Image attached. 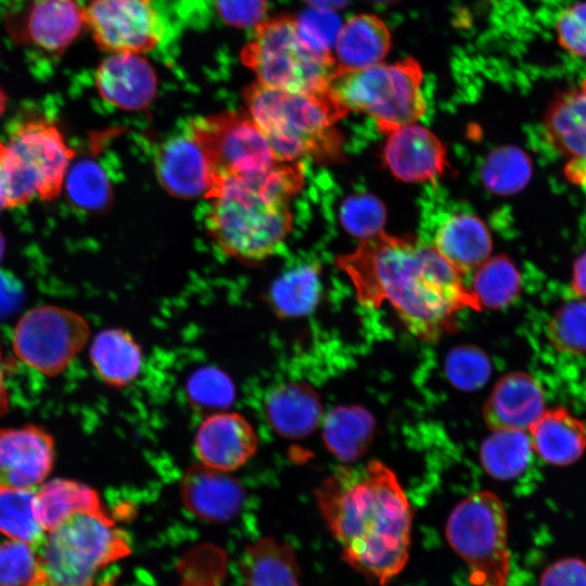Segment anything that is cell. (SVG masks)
I'll return each instance as SVG.
<instances>
[{
	"label": "cell",
	"mask_w": 586,
	"mask_h": 586,
	"mask_svg": "<svg viewBox=\"0 0 586 586\" xmlns=\"http://www.w3.org/2000/svg\"><path fill=\"white\" fill-rule=\"evenodd\" d=\"M391 47L385 24L371 14H359L342 25L335 41L336 69H360L380 63Z\"/></svg>",
	"instance_id": "obj_25"
},
{
	"label": "cell",
	"mask_w": 586,
	"mask_h": 586,
	"mask_svg": "<svg viewBox=\"0 0 586 586\" xmlns=\"http://www.w3.org/2000/svg\"><path fill=\"white\" fill-rule=\"evenodd\" d=\"M319 511L344 561L381 586L405 568L412 509L395 473L372 460L343 468L316 491Z\"/></svg>",
	"instance_id": "obj_2"
},
{
	"label": "cell",
	"mask_w": 586,
	"mask_h": 586,
	"mask_svg": "<svg viewBox=\"0 0 586 586\" xmlns=\"http://www.w3.org/2000/svg\"><path fill=\"white\" fill-rule=\"evenodd\" d=\"M422 68L413 59L360 69H336L328 90L347 113L370 116L387 135L419 120L425 112Z\"/></svg>",
	"instance_id": "obj_6"
},
{
	"label": "cell",
	"mask_w": 586,
	"mask_h": 586,
	"mask_svg": "<svg viewBox=\"0 0 586 586\" xmlns=\"http://www.w3.org/2000/svg\"><path fill=\"white\" fill-rule=\"evenodd\" d=\"M449 381L463 391L482 387L491 375V362L486 354L474 346L451 349L445 360Z\"/></svg>",
	"instance_id": "obj_39"
},
{
	"label": "cell",
	"mask_w": 586,
	"mask_h": 586,
	"mask_svg": "<svg viewBox=\"0 0 586 586\" xmlns=\"http://www.w3.org/2000/svg\"><path fill=\"white\" fill-rule=\"evenodd\" d=\"M86 25L77 0H31L24 17L26 40L52 54L63 52Z\"/></svg>",
	"instance_id": "obj_20"
},
{
	"label": "cell",
	"mask_w": 586,
	"mask_h": 586,
	"mask_svg": "<svg viewBox=\"0 0 586 586\" xmlns=\"http://www.w3.org/2000/svg\"><path fill=\"white\" fill-rule=\"evenodd\" d=\"M383 163L403 182H428L441 177L448 167L447 150L430 129L416 123L386 135Z\"/></svg>",
	"instance_id": "obj_14"
},
{
	"label": "cell",
	"mask_w": 586,
	"mask_h": 586,
	"mask_svg": "<svg viewBox=\"0 0 586 586\" xmlns=\"http://www.w3.org/2000/svg\"><path fill=\"white\" fill-rule=\"evenodd\" d=\"M186 392L191 405L200 411L215 413L232 405L235 388L222 370L206 366L195 370L188 379Z\"/></svg>",
	"instance_id": "obj_36"
},
{
	"label": "cell",
	"mask_w": 586,
	"mask_h": 586,
	"mask_svg": "<svg viewBox=\"0 0 586 586\" xmlns=\"http://www.w3.org/2000/svg\"><path fill=\"white\" fill-rule=\"evenodd\" d=\"M33 549L36 569L27 586H95L100 572L131 551L105 510L69 515Z\"/></svg>",
	"instance_id": "obj_5"
},
{
	"label": "cell",
	"mask_w": 586,
	"mask_h": 586,
	"mask_svg": "<svg viewBox=\"0 0 586 586\" xmlns=\"http://www.w3.org/2000/svg\"><path fill=\"white\" fill-rule=\"evenodd\" d=\"M241 59L258 84L291 92L324 93L336 71L334 55L306 43L295 18L290 16H276L258 24Z\"/></svg>",
	"instance_id": "obj_7"
},
{
	"label": "cell",
	"mask_w": 586,
	"mask_h": 586,
	"mask_svg": "<svg viewBox=\"0 0 586 586\" xmlns=\"http://www.w3.org/2000/svg\"><path fill=\"white\" fill-rule=\"evenodd\" d=\"M23 300V288L11 273L0 269V318L14 313Z\"/></svg>",
	"instance_id": "obj_45"
},
{
	"label": "cell",
	"mask_w": 586,
	"mask_h": 586,
	"mask_svg": "<svg viewBox=\"0 0 586 586\" xmlns=\"http://www.w3.org/2000/svg\"><path fill=\"white\" fill-rule=\"evenodd\" d=\"M295 21L306 43L319 52L333 54L332 48L343 25L334 11L310 8L303 11Z\"/></svg>",
	"instance_id": "obj_40"
},
{
	"label": "cell",
	"mask_w": 586,
	"mask_h": 586,
	"mask_svg": "<svg viewBox=\"0 0 586 586\" xmlns=\"http://www.w3.org/2000/svg\"><path fill=\"white\" fill-rule=\"evenodd\" d=\"M89 326L78 314L54 305L27 311L13 332V349L26 365L46 375L61 373L82 349Z\"/></svg>",
	"instance_id": "obj_11"
},
{
	"label": "cell",
	"mask_w": 586,
	"mask_h": 586,
	"mask_svg": "<svg viewBox=\"0 0 586 586\" xmlns=\"http://www.w3.org/2000/svg\"><path fill=\"white\" fill-rule=\"evenodd\" d=\"M539 586H586V562L578 558H563L543 572Z\"/></svg>",
	"instance_id": "obj_44"
},
{
	"label": "cell",
	"mask_w": 586,
	"mask_h": 586,
	"mask_svg": "<svg viewBox=\"0 0 586 586\" xmlns=\"http://www.w3.org/2000/svg\"><path fill=\"white\" fill-rule=\"evenodd\" d=\"M320 266L305 264L292 268L277 278L267 293V303L280 318L308 315L321 295Z\"/></svg>",
	"instance_id": "obj_30"
},
{
	"label": "cell",
	"mask_w": 586,
	"mask_h": 586,
	"mask_svg": "<svg viewBox=\"0 0 586 586\" xmlns=\"http://www.w3.org/2000/svg\"><path fill=\"white\" fill-rule=\"evenodd\" d=\"M532 175L527 154L515 146L493 150L484 160L481 179L485 188L496 194L508 195L521 191Z\"/></svg>",
	"instance_id": "obj_33"
},
{
	"label": "cell",
	"mask_w": 586,
	"mask_h": 586,
	"mask_svg": "<svg viewBox=\"0 0 586 586\" xmlns=\"http://www.w3.org/2000/svg\"><path fill=\"white\" fill-rule=\"evenodd\" d=\"M257 446L258 438L252 424L242 415L225 410L207 416L194 438L201 463L226 473L245 464Z\"/></svg>",
	"instance_id": "obj_16"
},
{
	"label": "cell",
	"mask_w": 586,
	"mask_h": 586,
	"mask_svg": "<svg viewBox=\"0 0 586 586\" xmlns=\"http://www.w3.org/2000/svg\"><path fill=\"white\" fill-rule=\"evenodd\" d=\"M188 130L207 156L213 174L212 190L224 180L259 175L279 163L266 136L247 112L199 116L190 122Z\"/></svg>",
	"instance_id": "obj_10"
},
{
	"label": "cell",
	"mask_w": 586,
	"mask_h": 586,
	"mask_svg": "<svg viewBox=\"0 0 586 586\" xmlns=\"http://www.w3.org/2000/svg\"><path fill=\"white\" fill-rule=\"evenodd\" d=\"M73 157L74 151L54 124L43 118L21 123L4 144L8 206L24 205L35 196L55 199Z\"/></svg>",
	"instance_id": "obj_9"
},
{
	"label": "cell",
	"mask_w": 586,
	"mask_h": 586,
	"mask_svg": "<svg viewBox=\"0 0 586 586\" xmlns=\"http://www.w3.org/2000/svg\"><path fill=\"white\" fill-rule=\"evenodd\" d=\"M9 208L8 206V189L7 176L4 169V143L0 141V213Z\"/></svg>",
	"instance_id": "obj_47"
},
{
	"label": "cell",
	"mask_w": 586,
	"mask_h": 586,
	"mask_svg": "<svg viewBox=\"0 0 586 586\" xmlns=\"http://www.w3.org/2000/svg\"><path fill=\"white\" fill-rule=\"evenodd\" d=\"M373 1H390V0H373Z\"/></svg>",
	"instance_id": "obj_52"
},
{
	"label": "cell",
	"mask_w": 586,
	"mask_h": 586,
	"mask_svg": "<svg viewBox=\"0 0 586 586\" xmlns=\"http://www.w3.org/2000/svg\"><path fill=\"white\" fill-rule=\"evenodd\" d=\"M90 360L105 383L123 387L137 378L142 365V351L127 331L106 329L94 337Z\"/></svg>",
	"instance_id": "obj_27"
},
{
	"label": "cell",
	"mask_w": 586,
	"mask_h": 586,
	"mask_svg": "<svg viewBox=\"0 0 586 586\" xmlns=\"http://www.w3.org/2000/svg\"><path fill=\"white\" fill-rule=\"evenodd\" d=\"M571 286L575 295L586 300V252L573 265Z\"/></svg>",
	"instance_id": "obj_46"
},
{
	"label": "cell",
	"mask_w": 586,
	"mask_h": 586,
	"mask_svg": "<svg viewBox=\"0 0 586 586\" xmlns=\"http://www.w3.org/2000/svg\"><path fill=\"white\" fill-rule=\"evenodd\" d=\"M95 84L104 101L125 111L146 107L157 87L150 63L138 53L129 52L112 53L104 59L98 66Z\"/></svg>",
	"instance_id": "obj_18"
},
{
	"label": "cell",
	"mask_w": 586,
	"mask_h": 586,
	"mask_svg": "<svg viewBox=\"0 0 586 586\" xmlns=\"http://www.w3.org/2000/svg\"><path fill=\"white\" fill-rule=\"evenodd\" d=\"M85 18L95 43L112 53L150 51L164 35L153 0H91Z\"/></svg>",
	"instance_id": "obj_12"
},
{
	"label": "cell",
	"mask_w": 586,
	"mask_h": 586,
	"mask_svg": "<svg viewBox=\"0 0 586 586\" xmlns=\"http://www.w3.org/2000/svg\"><path fill=\"white\" fill-rule=\"evenodd\" d=\"M306 2L311 7V8H317V9H324V10H331V11H334L336 9H341L343 8L344 5H346V3L348 2V0H306Z\"/></svg>",
	"instance_id": "obj_48"
},
{
	"label": "cell",
	"mask_w": 586,
	"mask_h": 586,
	"mask_svg": "<svg viewBox=\"0 0 586 586\" xmlns=\"http://www.w3.org/2000/svg\"><path fill=\"white\" fill-rule=\"evenodd\" d=\"M374 433V420L362 407L332 409L323 420L322 437L328 449L340 460L354 461L368 449Z\"/></svg>",
	"instance_id": "obj_29"
},
{
	"label": "cell",
	"mask_w": 586,
	"mask_h": 586,
	"mask_svg": "<svg viewBox=\"0 0 586 586\" xmlns=\"http://www.w3.org/2000/svg\"><path fill=\"white\" fill-rule=\"evenodd\" d=\"M35 569L36 556L29 544L14 539L0 544V586H27Z\"/></svg>",
	"instance_id": "obj_41"
},
{
	"label": "cell",
	"mask_w": 586,
	"mask_h": 586,
	"mask_svg": "<svg viewBox=\"0 0 586 586\" xmlns=\"http://www.w3.org/2000/svg\"><path fill=\"white\" fill-rule=\"evenodd\" d=\"M154 166L158 182L170 195L183 200L208 198L213 188L211 165L188 129L160 144Z\"/></svg>",
	"instance_id": "obj_15"
},
{
	"label": "cell",
	"mask_w": 586,
	"mask_h": 586,
	"mask_svg": "<svg viewBox=\"0 0 586 586\" xmlns=\"http://www.w3.org/2000/svg\"><path fill=\"white\" fill-rule=\"evenodd\" d=\"M304 184L302 162H279L266 173L219 182L208 195V234L227 256L259 263L292 229L290 201Z\"/></svg>",
	"instance_id": "obj_3"
},
{
	"label": "cell",
	"mask_w": 586,
	"mask_h": 586,
	"mask_svg": "<svg viewBox=\"0 0 586 586\" xmlns=\"http://www.w3.org/2000/svg\"><path fill=\"white\" fill-rule=\"evenodd\" d=\"M527 433L534 454L550 466L573 464L586 450V425L564 407L545 409Z\"/></svg>",
	"instance_id": "obj_21"
},
{
	"label": "cell",
	"mask_w": 586,
	"mask_h": 586,
	"mask_svg": "<svg viewBox=\"0 0 586 586\" xmlns=\"http://www.w3.org/2000/svg\"><path fill=\"white\" fill-rule=\"evenodd\" d=\"M5 104H7V97L3 90L0 88V117L4 112Z\"/></svg>",
	"instance_id": "obj_50"
},
{
	"label": "cell",
	"mask_w": 586,
	"mask_h": 586,
	"mask_svg": "<svg viewBox=\"0 0 586 586\" xmlns=\"http://www.w3.org/2000/svg\"><path fill=\"white\" fill-rule=\"evenodd\" d=\"M3 253H4V239H3V237H2V234L0 232V259H1L2 255H3Z\"/></svg>",
	"instance_id": "obj_51"
},
{
	"label": "cell",
	"mask_w": 586,
	"mask_h": 586,
	"mask_svg": "<svg viewBox=\"0 0 586 586\" xmlns=\"http://www.w3.org/2000/svg\"><path fill=\"white\" fill-rule=\"evenodd\" d=\"M241 566L244 586H301L294 549L272 537H262L249 545Z\"/></svg>",
	"instance_id": "obj_26"
},
{
	"label": "cell",
	"mask_w": 586,
	"mask_h": 586,
	"mask_svg": "<svg viewBox=\"0 0 586 586\" xmlns=\"http://www.w3.org/2000/svg\"><path fill=\"white\" fill-rule=\"evenodd\" d=\"M584 188L586 189V186Z\"/></svg>",
	"instance_id": "obj_53"
},
{
	"label": "cell",
	"mask_w": 586,
	"mask_h": 586,
	"mask_svg": "<svg viewBox=\"0 0 586 586\" xmlns=\"http://www.w3.org/2000/svg\"><path fill=\"white\" fill-rule=\"evenodd\" d=\"M547 339L558 352L586 354V300L562 304L549 318Z\"/></svg>",
	"instance_id": "obj_37"
},
{
	"label": "cell",
	"mask_w": 586,
	"mask_h": 586,
	"mask_svg": "<svg viewBox=\"0 0 586 586\" xmlns=\"http://www.w3.org/2000/svg\"><path fill=\"white\" fill-rule=\"evenodd\" d=\"M221 18L231 26L246 28L264 21L268 0H215Z\"/></svg>",
	"instance_id": "obj_43"
},
{
	"label": "cell",
	"mask_w": 586,
	"mask_h": 586,
	"mask_svg": "<svg viewBox=\"0 0 586 586\" xmlns=\"http://www.w3.org/2000/svg\"><path fill=\"white\" fill-rule=\"evenodd\" d=\"M545 409V395L539 383L525 372H511L496 383L483 416L492 431L527 432Z\"/></svg>",
	"instance_id": "obj_19"
},
{
	"label": "cell",
	"mask_w": 586,
	"mask_h": 586,
	"mask_svg": "<svg viewBox=\"0 0 586 586\" xmlns=\"http://www.w3.org/2000/svg\"><path fill=\"white\" fill-rule=\"evenodd\" d=\"M180 495L184 508L207 523H226L241 510L242 485L226 472L201 464L190 467L181 479Z\"/></svg>",
	"instance_id": "obj_17"
},
{
	"label": "cell",
	"mask_w": 586,
	"mask_h": 586,
	"mask_svg": "<svg viewBox=\"0 0 586 586\" xmlns=\"http://www.w3.org/2000/svg\"><path fill=\"white\" fill-rule=\"evenodd\" d=\"M247 113L264 132L279 162L342 157L343 137L335 124L348 113L329 90L310 94L270 88L257 81L243 93Z\"/></svg>",
	"instance_id": "obj_4"
},
{
	"label": "cell",
	"mask_w": 586,
	"mask_h": 586,
	"mask_svg": "<svg viewBox=\"0 0 586 586\" xmlns=\"http://www.w3.org/2000/svg\"><path fill=\"white\" fill-rule=\"evenodd\" d=\"M446 537L466 562L473 586H507L508 519L497 495L482 491L460 501L447 520Z\"/></svg>",
	"instance_id": "obj_8"
},
{
	"label": "cell",
	"mask_w": 586,
	"mask_h": 586,
	"mask_svg": "<svg viewBox=\"0 0 586 586\" xmlns=\"http://www.w3.org/2000/svg\"><path fill=\"white\" fill-rule=\"evenodd\" d=\"M548 143L570 160L586 158V80L559 93L545 114Z\"/></svg>",
	"instance_id": "obj_24"
},
{
	"label": "cell",
	"mask_w": 586,
	"mask_h": 586,
	"mask_svg": "<svg viewBox=\"0 0 586 586\" xmlns=\"http://www.w3.org/2000/svg\"><path fill=\"white\" fill-rule=\"evenodd\" d=\"M66 190L79 208L99 212L112 202V188L103 168L92 160H81L68 169Z\"/></svg>",
	"instance_id": "obj_35"
},
{
	"label": "cell",
	"mask_w": 586,
	"mask_h": 586,
	"mask_svg": "<svg viewBox=\"0 0 586 586\" xmlns=\"http://www.w3.org/2000/svg\"><path fill=\"white\" fill-rule=\"evenodd\" d=\"M54 462V440L37 425L0 430V491L37 489Z\"/></svg>",
	"instance_id": "obj_13"
},
{
	"label": "cell",
	"mask_w": 586,
	"mask_h": 586,
	"mask_svg": "<svg viewBox=\"0 0 586 586\" xmlns=\"http://www.w3.org/2000/svg\"><path fill=\"white\" fill-rule=\"evenodd\" d=\"M35 495L36 489L0 491V533L31 547L47 533L36 514Z\"/></svg>",
	"instance_id": "obj_34"
},
{
	"label": "cell",
	"mask_w": 586,
	"mask_h": 586,
	"mask_svg": "<svg viewBox=\"0 0 586 586\" xmlns=\"http://www.w3.org/2000/svg\"><path fill=\"white\" fill-rule=\"evenodd\" d=\"M265 407L271 428L289 438H303L310 434L322 416L319 395L302 382H288L275 387Z\"/></svg>",
	"instance_id": "obj_22"
},
{
	"label": "cell",
	"mask_w": 586,
	"mask_h": 586,
	"mask_svg": "<svg viewBox=\"0 0 586 586\" xmlns=\"http://www.w3.org/2000/svg\"><path fill=\"white\" fill-rule=\"evenodd\" d=\"M559 44L573 55L586 58V1L574 3L558 16Z\"/></svg>",
	"instance_id": "obj_42"
},
{
	"label": "cell",
	"mask_w": 586,
	"mask_h": 586,
	"mask_svg": "<svg viewBox=\"0 0 586 586\" xmlns=\"http://www.w3.org/2000/svg\"><path fill=\"white\" fill-rule=\"evenodd\" d=\"M533 454L526 431L496 430L481 445L480 459L491 476L507 481L526 470Z\"/></svg>",
	"instance_id": "obj_31"
},
{
	"label": "cell",
	"mask_w": 586,
	"mask_h": 586,
	"mask_svg": "<svg viewBox=\"0 0 586 586\" xmlns=\"http://www.w3.org/2000/svg\"><path fill=\"white\" fill-rule=\"evenodd\" d=\"M342 227L359 241L383 231L386 220L384 204L373 194H351L342 202L339 212Z\"/></svg>",
	"instance_id": "obj_38"
},
{
	"label": "cell",
	"mask_w": 586,
	"mask_h": 586,
	"mask_svg": "<svg viewBox=\"0 0 586 586\" xmlns=\"http://www.w3.org/2000/svg\"><path fill=\"white\" fill-rule=\"evenodd\" d=\"M469 289L481 310L499 309L519 296L521 273L506 255L491 256L474 270Z\"/></svg>",
	"instance_id": "obj_32"
},
{
	"label": "cell",
	"mask_w": 586,
	"mask_h": 586,
	"mask_svg": "<svg viewBox=\"0 0 586 586\" xmlns=\"http://www.w3.org/2000/svg\"><path fill=\"white\" fill-rule=\"evenodd\" d=\"M433 245L453 267L466 276L491 257L492 237L480 217L456 214L438 228Z\"/></svg>",
	"instance_id": "obj_23"
},
{
	"label": "cell",
	"mask_w": 586,
	"mask_h": 586,
	"mask_svg": "<svg viewBox=\"0 0 586 586\" xmlns=\"http://www.w3.org/2000/svg\"><path fill=\"white\" fill-rule=\"evenodd\" d=\"M359 303L390 304L417 339L435 342L456 329L458 313L481 311L464 276L435 246L415 235L379 234L335 258Z\"/></svg>",
	"instance_id": "obj_1"
},
{
	"label": "cell",
	"mask_w": 586,
	"mask_h": 586,
	"mask_svg": "<svg viewBox=\"0 0 586 586\" xmlns=\"http://www.w3.org/2000/svg\"><path fill=\"white\" fill-rule=\"evenodd\" d=\"M35 508L37 518L47 532L74 513L104 510L95 489L66 479H54L41 484L36 489Z\"/></svg>",
	"instance_id": "obj_28"
},
{
	"label": "cell",
	"mask_w": 586,
	"mask_h": 586,
	"mask_svg": "<svg viewBox=\"0 0 586 586\" xmlns=\"http://www.w3.org/2000/svg\"><path fill=\"white\" fill-rule=\"evenodd\" d=\"M9 407L8 395L4 387L3 375L1 370V356H0V415L7 411Z\"/></svg>",
	"instance_id": "obj_49"
}]
</instances>
